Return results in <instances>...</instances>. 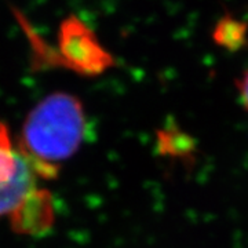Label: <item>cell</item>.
Here are the masks:
<instances>
[{
  "label": "cell",
  "instance_id": "1",
  "mask_svg": "<svg viewBox=\"0 0 248 248\" xmlns=\"http://www.w3.org/2000/svg\"><path fill=\"white\" fill-rule=\"evenodd\" d=\"M43 171L0 124V219L19 233H39L53 222V199Z\"/></svg>",
  "mask_w": 248,
  "mask_h": 248
},
{
  "label": "cell",
  "instance_id": "4",
  "mask_svg": "<svg viewBox=\"0 0 248 248\" xmlns=\"http://www.w3.org/2000/svg\"><path fill=\"white\" fill-rule=\"evenodd\" d=\"M236 89L241 105L248 112V69L243 72L241 76L236 80Z\"/></svg>",
  "mask_w": 248,
  "mask_h": 248
},
{
  "label": "cell",
  "instance_id": "3",
  "mask_svg": "<svg viewBox=\"0 0 248 248\" xmlns=\"http://www.w3.org/2000/svg\"><path fill=\"white\" fill-rule=\"evenodd\" d=\"M213 39L217 45L225 50H240L247 43L248 25L243 19L225 16L214 27Z\"/></svg>",
  "mask_w": 248,
  "mask_h": 248
},
{
  "label": "cell",
  "instance_id": "2",
  "mask_svg": "<svg viewBox=\"0 0 248 248\" xmlns=\"http://www.w3.org/2000/svg\"><path fill=\"white\" fill-rule=\"evenodd\" d=\"M86 128L79 101L69 94H53L29 113L17 142L46 178L53 181L62 161L78 151Z\"/></svg>",
  "mask_w": 248,
  "mask_h": 248
}]
</instances>
